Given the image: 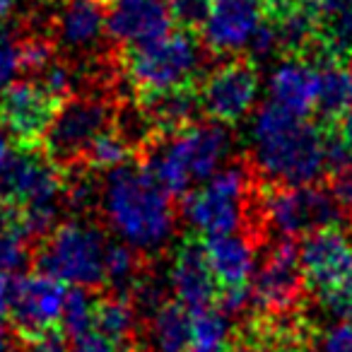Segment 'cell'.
I'll return each mask as SVG.
<instances>
[{"mask_svg":"<svg viewBox=\"0 0 352 352\" xmlns=\"http://www.w3.org/2000/svg\"><path fill=\"white\" fill-rule=\"evenodd\" d=\"M99 208L109 230L138 254H157L174 236L171 193L147 166L121 164L107 171L99 188Z\"/></svg>","mask_w":352,"mask_h":352,"instance_id":"1","label":"cell"},{"mask_svg":"<svg viewBox=\"0 0 352 352\" xmlns=\"http://www.w3.org/2000/svg\"><path fill=\"white\" fill-rule=\"evenodd\" d=\"M331 138L302 113L268 102L251 121V157L265 179L280 186H307L328 169Z\"/></svg>","mask_w":352,"mask_h":352,"instance_id":"2","label":"cell"},{"mask_svg":"<svg viewBox=\"0 0 352 352\" xmlns=\"http://www.w3.org/2000/svg\"><path fill=\"white\" fill-rule=\"evenodd\" d=\"M230 155L232 135L225 123L191 121L150 147L147 169L171 196H184L215 176Z\"/></svg>","mask_w":352,"mask_h":352,"instance_id":"3","label":"cell"},{"mask_svg":"<svg viewBox=\"0 0 352 352\" xmlns=\"http://www.w3.org/2000/svg\"><path fill=\"white\" fill-rule=\"evenodd\" d=\"M123 68L145 97L191 87L203 68V49L188 30L166 32L157 39L126 46Z\"/></svg>","mask_w":352,"mask_h":352,"instance_id":"4","label":"cell"},{"mask_svg":"<svg viewBox=\"0 0 352 352\" xmlns=\"http://www.w3.org/2000/svg\"><path fill=\"white\" fill-rule=\"evenodd\" d=\"M107 249L109 241L99 227L82 220L60 222L41 239L36 268L63 285L97 287L107 283Z\"/></svg>","mask_w":352,"mask_h":352,"instance_id":"5","label":"cell"},{"mask_svg":"<svg viewBox=\"0 0 352 352\" xmlns=\"http://www.w3.org/2000/svg\"><path fill=\"white\" fill-rule=\"evenodd\" d=\"M251 176L241 164H225L201 188L186 196L184 220L203 236L241 230L249 203Z\"/></svg>","mask_w":352,"mask_h":352,"instance_id":"6","label":"cell"},{"mask_svg":"<svg viewBox=\"0 0 352 352\" xmlns=\"http://www.w3.org/2000/svg\"><path fill=\"white\" fill-rule=\"evenodd\" d=\"M60 193H65L60 164L39 150V145L17 147L0 174V206L15 210L58 206Z\"/></svg>","mask_w":352,"mask_h":352,"instance_id":"7","label":"cell"},{"mask_svg":"<svg viewBox=\"0 0 352 352\" xmlns=\"http://www.w3.org/2000/svg\"><path fill=\"white\" fill-rule=\"evenodd\" d=\"M263 215L268 227L283 239L307 236L340 220L333 193L311 186H278L263 201Z\"/></svg>","mask_w":352,"mask_h":352,"instance_id":"8","label":"cell"},{"mask_svg":"<svg viewBox=\"0 0 352 352\" xmlns=\"http://www.w3.org/2000/svg\"><path fill=\"white\" fill-rule=\"evenodd\" d=\"M111 107L97 97L65 99L44 135V152L60 166L73 164L111 126Z\"/></svg>","mask_w":352,"mask_h":352,"instance_id":"9","label":"cell"},{"mask_svg":"<svg viewBox=\"0 0 352 352\" xmlns=\"http://www.w3.org/2000/svg\"><path fill=\"white\" fill-rule=\"evenodd\" d=\"M60 102L39 80H15L0 92V128L17 147H36L44 142Z\"/></svg>","mask_w":352,"mask_h":352,"instance_id":"10","label":"cell"},{"mask_svg":"<svg viewBox=\"0 0 352 352\" xmlns=\"http://www.w3.org/2000/svg\"><path fill=\"white\" fill-rule=\"evenodd\" d=\"M268 22L265 0H212L203 20V41L217 56L249 51L261 27Z\"/></svg>","mask_w":352,"mask_h":352,"instance_id":"11","label":"cell"},{"mask_svg":"<svg viewBox=\"0 0 352 352\" xmlns=\"http://www.w3.org/2000/svg\"><path fill=\"white\" fill-rule=\"evenodd\" d=\"M65 294V285L41 270L36 275H22L15 280V294L8 314L20 340L60 326Z\"/></svg>","mask_w":352,"mask_h":352,"instance_id":"12","label":"cell"},{"mask_svg":"<svg viewBox=\"0 0 352 352\" xmlns=\"http://www.w3.org/2000/svg\"><path fill=\"white\" fill-rule=\"evenodd\" d=\"M251 283V299L265 314H285L299 302L304 270L299 263V249L283 239L265 254L263 263L256 268Z\"/></svg>","mask_w":352,"mask_h":352,"instance_id":"13","label":"cell"},{"mask_svg":"<svg viewBox=\"0 0 352 352\" xmlns=\"http://www.w3.org/2000/svg\"><path fill=\"white\" fill-rule=\"evenodd\" d=\"M258 75L249 63L232 60L215 68L203 82L198 99L201 109L220 123H236L254 111L258 102Z\"/></svg>","mask_w":352,"mask_h":352,"instance_id":"14","label":"cell"},{"mask_svg":"<svg viewBox=\"0 0 352 352\" xmlns=\"http://www.w3.org/2000/svg\"><path fill=\"white\" fill-rule=\"evenodd\" d=\"M299 263L314 287H336L352 273V236L336 225L311 232L299 246Z\"/></svg>","mask_w":352,"mask_h":352,"instance_id":"15","label":"cell"},{"mask_svg":"<svg viewBox=\"0 0 352 352\" xmlns=\"http://www.w3.org/2000/svg\"><path fill=\"white\" fill-rule=\"evenodd\" d=\"M171 25L174 17L166 0H113L107 12V34L123 46L157 39L171 32Z\"/></svg>","mask_w":352,"mask_h":352,"instance_id":"16","label":"cell"},{"mask_svg":"<svg viewBox=\"0 0 352 352\" xmlns=\"http://www.w3.org/2000/svg\"><path fill=\"white\" fill-rule=\"evenodd\" d=\"M166 285L174 292L176 302H182L191 311L206 309L217 294V278L206 258V251L198 244H186L176 251L166 273Z\"/></svg>","mask_w":352,"mask_h":352,"instance_id":"17","label":"cell"},{"mask_svg":"<svg viewBox=\"0 0 352 352\" xmlns=\"http://www.w3.org/2000/svg\"><path fill=\"white\" fill-rule=\"evenodd\" d=\"M268 94L278 107L309 116L318 104V65L299 54L280 60L268 75Z\"/></svg>","mask_w":352,"mask_h":352,"instance_id":"18","label":"cell"},{"mask_svg":"<svg viewBox=\"0 0 352 352\" xmlns=\"http://www.w3.org/2000/svg\"><path fill=\"white\" fill-rule=\"evenodd\" d=\"M203 251H206L208 263H210L212 273L222 287L246 285L258 268L256 265V261H258L256 244L239 230L206 236Z\"/></svg>","mask_w":352,"mask_h":352,"instance_id":"19","label":"cell"},{"mask_svg":"<svg viewBox=\"0 0 352 352\" xmlns=\"http://www.w3.org/2000/svg\"><path fill=\"white\" fill-rule=\"evenodd\" d=\"M107 34V12L99 0H63L56 17V36L65 49H92Z\"/></svg>","mask_w":352,"mask_h":352,"instance_id":"20","label":"cell"},{"mask_svg":"<svg viewBox=\"0 0 352 352\" xmlns=\"http://www.w3.org/2000/svg\"><path fill=\"white\" fill-rule=\"evenodd\" d=\"M193 345V311L182 302H164L150 314V352H188Z\"/></svg>","mask_w":352,"mask_h":352,"instance_id":"21","label":"cell"},{"mask_svg":"<svg viewBox=\"0 0 352 352\" xmlns=\"http://www.w3.org/2000/svg\"><path fill=\"white\" fill-rule=\"evenodd\" d=\"M352 102V68L338 56L318 63V104L323 116H342Z\"/></svg>","mask_w":352,"mask_h":352,"instance_id":"22","label":"cell"},{"mask_svg":"<svg viewBox=\"0 0 352 352\" xmlns=\"http://www.w3.org/2000/svg\"><path fill=\"white\" fill-rule=\"evenodd\" d=\"M145 109L157 128H162V131H176V128H182L193 121V116L201 109V99H198V94L191 92V87H182V89H174V92L147 97Z\"/></svg>","mask_w":352,"mask_h":352,"instance_id":"23","label":"cell"},{"mask_svg":"<svg viewBox=\"0 0 352 352\" xmlns=\"http://www.w3.org/2000/svg\"><path fill=\"white\" fill-rule=\"evenodd\" d=\"M138 311L128 299L123 297H107L97 302L94 309V328L102 336H107L113 342H126L135 333Z\"/></svg>","mask_w":352,"mask_h":352,"instance_id":"24","label":"cell"},{"mask_svg":"<svg viewBox=\"0 0 352 352\" xmlns=\"http://www.w3.org/2000/svg\"><path fill=\"white\" fill-rule=\"evenodd\" d=\"M131 147L133 145L121 133L107 128V131L89 145V150L85 152V162H87V166H92V169L111 171V169H116V166L126 164L128 155H131Z\"/></svg>","mask_w":352,"mask_h":352,"instance_id":"25","label":"cell"},{"mask_svg":"<svg viewBox=\"0 0 352 352\" xmlns=\"http://www.w3.org/2000/svg\"><path fill=\"white\" fill-rule=\"evenodd\" d=\"M94 309H97V302L89 297L87 287H73L65 294L60 328H63L70 338L89 333L94 328Z\"/></svg>","mask_w":352,"mask_h":352,"instance_id":"26","label":"cell"},{"mask_svg":"<svg viewBox=\"0 0 352 352\" xmlns=\"http://www.w3.org/2000/svg\"><path fill=\"white\" fill-rule=\"evenodd\" d=\"M107 283L113 289H126L138 283V251L128 244H109L104 263Z\"/></svg>","mask_w":352,"mask_h":352,"instance_id":"27","label":"cell"},{"mask_svg":"<svg viewBox=\"0 0 352 352\" xmlns=\"http://www.w3.org/2000/svg\"><path fill=\"white\" fill-rule=\"evenodd\" d=\"M227 340H230V321L220 307L193 311V345H227Z\"/></svg>","mask_w":352,"mask_h":352,"instance_id":"28","label":"cell"},{"mask_svg":"<svg viewBox=\"0 0 352 352\" xmlns=\"http://www.w3.org/2000/svg\"><path fill=\"white\" fill-rule=\"evenodd\" d=\"M39 82L46 92L54 99H58L60 104L73 94L75 87V73L68 68L65 63H58V60H51L44 70L39 73Z\"/></svg>","mask_w":352,"mask_h":352,"instance_id":"29","label":"cell"},{"mask_svg":"<svg viewBox=\"0 0 352 352\" xmlns=\"http://www.w3.org/2000/svg\"><path fill=\"white\" fill-rule=\"evenodd\" d=\"M22 68V41L8 32H0V92L15 82Z\"/></svg>","mask_w":352,"mask_h":352,"instance_id":"30","label":"cell"},{"mask_svg":"<svg viewBox=\"0 0 352 352\" xmlns=\"http://www.w3.org/2000/svg\"><path fill=\"white\" fill-rule=\"evenodd\" d=\"M54 60V41L49 36L30 34L22 39V68L39 75Z\"/></svg>","mask_w":352,"mask_h":352,"instance_id":"31","label":"cell"},{"mask_svg":"<svg viewBox=\"0 0 352 352\" xmlns=\"http://www.w3.org/2000/svg\"><path fill=\"white\" fill-rule=\"evenodd\" d=\"M166 3H169L171 17L176 25H182V30L201 27L212 6V0H166Z\"/></svg>","mask_w":352,"mask_h":352,"instance_id":"32","label":"cell"},{"mask_svg":"<svg viewBox=\"0 0 352 352\" xmlns=\"http://www.w3.org/2000/svg\"><path fill=\"white\" fill-rule=\"evenodd\" d=\"M155 128L157 126L152 123L147 109H128V111L121 113V121H118V133H121L131 145L142 142Z\"/></svg>","mask_w":352,"mask_h":352,"instance_id":"33","label":"cell"},{"mask_svg":"<svg viewBox=\"0 0 352 352\" xmlns=\"http://www.w3.org/2000/svg\"><path fill=\"white\" fill-rule=\"evenodd\" d=\"M321 302L331 316L352 318V273L340 285H336V287L323 289Z\"/></svg>","mask_w":352,"mask_h":352,"instance_id":"34","label":"cell"},{"mask_svg":"<svg viewBox=\"0 0 352 352\" xmlns=\"http://www.w3.org/2000/svg\"><path fill=\"white\" fill-rule=\"evenodd\" d=\"M316 352H352V318L328 326L316 342Z\"/></svg>","mask_w":352,"mask_h":352,"instance_id":"35","label":"cell"},{"mask_svg":"<svg viewBox=\"0 0 352 352\" xmlns=\"http://www.w3.org/2000/svg\"><path fill=\"white\" fill-rule=\"evenodd\" d=\"M65 198H68L70 208H75V210H87L94 201H99V188L92 179L78 176V179L65 184Z\"/></svg>","mask_w":352,"mask_h":352,"instance_id":"36","label":"cell"},{"mask_svg":"<svg viewBox=\"0 0 352 352\" xmlns=\"http://www.w3.org/2000/svg\"><path fill=\"white\" fill-rule=\"evenodd\" d=\"M68 333L63 328H49V331L39 333L34 338H27L25 342V350L27 352H70V345H68Z\"/></svg>","mask_w":352,"mask_h":352,"instance_id":"37","label":"cell"},{"mask_svg":"<svg viewBox=\"0 0 352 352\" xmlns=\"http://www.w3.org/2000/svg\"><path fill=\"white\" fill-rule=\"evenodd\" d=\"M254 302L251 299V289H246V285H230L220 292L217 297V307L227 314V316H239L246 311V307Z\"/></svg>","mask_w":352,"mask_h":352,"instance_id":"38","label":"cell"},{"mask_svg":"<svg viewBox=\"0 0 352 352\" xmlns=\"http://www.w3.org/2000/svg\"><path fill=\"white\" fill-rule=\"evenodd\" d=\"M70 352H123V350H121V342L109 340L97 328H92L89 333H82V336L73 338Z\"/></svg>","mask_w":352,"mask_h":352,"instance_id":"39","label":"cell"},{"mask_svg":"<svg viewBox=\"0 0 352 352\" xmlns=\"http://www.w3.org/2000/svg\"><path fill=\"white\" fill-rule=\"evenodd\" d=\"M135 302L145 311H155L164 304V283L160 280H138L135 283Z\"/></svg>","mask_w":352,"mask_h":352,"instance_id":"40","label":"cell"},{"mask_svg":"<svg viewBox=\"0 0 352 352\" xmlns=\"http://www.w3.org/2000/svg\"><path fill=\"white\" fill-rule=\"evenodd\" d=\"M331 193H333V198H336V203H338V208H340L342 215L352 217V164L345 166V169L336 171Z\"/></svg>","mask_w":352,"mask_h":352,"instance_id":"41","label":"cell"},{"mask_svg":"<svg viewBox=\"0 0 352 352\" xmlns=\"http://www.w3.org/2000/svg\"><path fill=\"white\" fill-rule=\"evenodd\" d=\"M15 280L10 273H3L0 270V316H6L10 311L12 304V294H15Z\"/></svg>","mask_w":352,"mask_h":352,"instance_id":"42","label":"cell"},{"mask_svg":"<svg viewBox=\"0 0 352 352\" xmlns=\"http://www.w3.org/2000/svg\"><path fill=\"white\" fill-rule=\"evenodd\" d=\"M307 3H314V0H265V8H268V17H275L292 10V8L307 6Z\"/></svg>","mask_w":352,"mask_h":352,"instance_id":"43","label":"cell"},{"mask_svg":"<svg viewBox=\"0 0 352 352\" xmlns=\"http://www.w3.org/2000/svg\"><path fill=\"white\" fill-rule=\"evenodd\" d=\"M10 157H12V138L0 128V174H3V169H6Z\"/></svg>","mask_w":352,"mask_h":352,"instance_id":"44","label":"cell"},{"mask_svg":"<svg viewBox=\"0 0 352 352\" xmlns=\"http://www.w3.org/2000/svg\"><path fill=\"white\" fill-rule=\"evenodd\" d=\"M340 138L352 147V102L350 107L342 111V121H340Z\"/></svg>","mask_w":352,"mask_h":352,"instance_id":"45","label":"cell"},{"mask_svg":"<svg viewBox=\"0 0 352 352\" xmlns=\"http://www.w3.org/2000/svg\"><path fill=\"white\" fill-rule=\"evenodd\" d=\"M15 3H17V0H0V25H3V22L12 15V10H15Z\"/></svg>","mask_w":352,"mask_h":352,"instance_id":"46","label":"cell"},{"mask_svg":"<svg viewBox=\"0 0 352 352\" xmlns=\"http://www.w3.org/2000/svg\"><path fill=\"white\" fill-rule=\"evenodd\" d=\"M188 352H230L227 345H191Z\"/></svg>","mask_w":352,"mask_h":352,"instance_id":"47","label":"cell"},{"mask_svg":"<svg viewBox=\"0 0 352 352\" xmlns=\"http://www.w3.org/2000/svg\"><path fill=\"white\" fill-rule=\"evenodd\" d=\"M0 352H8V328L0 318Z\"/></svg>","mask_w":352,"mask_h":352,"instance_id":"48","label":"cell"},{"mask_svg":"<svg viewBox=\"0 0 352 352\" xmlns=\"http://www.w3.org/2000/svg\"><path fill=\"white\" fill-rule=\"evenodd\" d=\"M241 352H280L278 347H270V345H249L246 350Z\"/></svg>","mask_w":352,"mask_h":352,"instance_id":"49","label":"cell"},{"mask_svg":"<svg viewBox=\"0 0 352 352\" xmlns=\"http://www.w3.org/2000/svg\"><path fill=\"white\" fill-rule=\"evenodd\" d=\"M99 3H104V6H111L113 0H99Z\"/></svg>","mask_w":352,"mask_h":352,"instance_id":"50","label":"cell"},{"mask_svg":"<svg viewBox=\"0 0 352 352\" xmlns=\"http://www.w3.org/2000/svg\"><path fill=\"white\" fill-rule=\"evenodd\" d=\"M46 3H56V0H46ZM60 3H63V0H60Z\"/></svg>","mask_w":352,"mask_h":352,"instance_id":"51","label":"cell"}]
</instances>
